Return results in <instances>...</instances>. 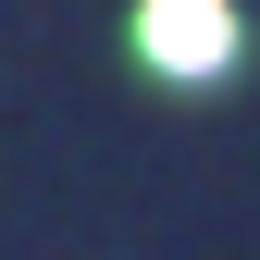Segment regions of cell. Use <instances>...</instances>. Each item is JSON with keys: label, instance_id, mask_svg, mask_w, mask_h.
<instances>
[{"label": "cell", "instance_id": "obj_1", "mask_svg": "<svg viewBox=\"0 0 260 260\" xmlns=\"http://www.w3.org/2000/svg\"><path fill=\"white\" fill-rule=\"evenodd\" d=\"M137 38H149L161 75H223V62H236V13H223V0H149Z\"/></svg>", "mask_w": 260, "mask_h": 260}]
</instances>
